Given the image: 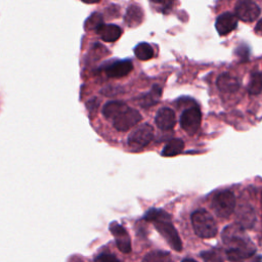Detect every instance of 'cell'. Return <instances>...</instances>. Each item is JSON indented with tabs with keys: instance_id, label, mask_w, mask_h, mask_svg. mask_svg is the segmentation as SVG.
Masks as SVG:
<instances>
[{
	"instance_id": "6",
	"label": "cell",
	"mask_w": 262,
	"mask_h": 262,
	"mask_svg": "<svg viewBox=\"0 0 262 262\" xmlns=\"http://www.w3.org/2000/svg\"><path fill=\"white\" fill-rule=\"evenodd\" d=\"M141 120L140 113L128 105H126L120 113H118L111 121L113 126L118 131H128L134 127Z\"/></svg>"
},
{
	"instance_id": "19",
	"label": "cell",
	"mask_w": 262,
	"mask_h": 262,
	"mask_svg": "<svg viewBox=\"0 0 262 262\" xmlns=\"http://www.w3.org/2000/svg\"><path fill=\"white\" fill-rule=\"evenodd\" d=\"M127 104L122 101H108L102 107V115L105 119L112 120L118 113H120Z\"/></svg>"
},
{
	"instance_id": "23",
	"label": "cell",
	"mask_w": 262,
	"mask_h": 262,
	"mask_svg": "<svg viewBox=\"0 0 262 262\" xmlns=\"http://www.w3.org/2000/svg\"><path fill=\"white\" fill-rule=\"evenodd\" d=\"M169 257V253H162V252H152L149 253L144 260L145 261H159V260H166Z\"/></svg>"
},
{
	"instance_id": "20",
	"label": "cell",
	"mask_w": 262,
	"mask_h": 262,
	"mask_svg": "<svg viewBox=\"0 0 262 262\" xmlns=\"http://www.w3.org/2000/svg\"><path fill=\"white\" fill-rule=\"evenodd\" d=\"M134 53L138 59L148 60V59L152 58V56H154V49L148 43L142 42L135 46Z\"/></svg>"
},
{
	"instance_id": "27",
	"label": "cell",
	"mask_w": 262,
	"mask_h": 262,
	"mask_svg": "<svg viewBox=\"0 0 262 262\" xmlns=\"http://www.w3.org/2000/svg\"><path fill=\"white\" fill-rule=\"evenodd\" d=\"M255 33L259 36H262V18L258 20V23L255 26Z\"/></svg>"
},
{
	"instance_id": "28",
	"label": "cell",
	"mask_w": 262,
	"mask_h": 262,
	"mask_svg": "<svg viewBox=\"0 0 262 262\" xmlns=\"http://www.w3.org/2000/svg\"><path fill=\"white\" fill-rule=\"evenodd\" d=\"M84 3H87V4H93V3H97L99 2L100 0H82Z\"/></svg>"
},
{
	"instance_id": "25",
	"label": "cell",
	"mask_w": 262,
	"mask_h": 262,
	"mask_svg": "<svg viewBox=\"0 0 262 262\" xmlns=\"http://www.w3.org/2000/svg\"><path fill=\"white\" fill-rule=\"evenodd\" d=\"M86 106L90 113H95L99 106V100L96 97H93L86 103Z\"/></svg>"
},
{
	"instance_id": "2",
	"label": "cell",
	"mask_w": 262,
	"mask_h": 262,
	"mask_svg": "<svg viewBox=\"0 0 262 262\" xmlns=\"http://www.w3.org/2000/svg\"><path fill=\"white\" fill-rule=\"evenodd\" d=\"M144 220L154 223L157 230L165 237L170 247L179 252L182 250V242L180 236L171 222V216L162 209H150L144 217Z\"/></svg>"
},
{
	"instance_id": "15",
	"label": "cell",
	"mask_w": 262,
	"mask_h": 262,
	"mask_svg": "<svg viewBox=\"0 0 262 262\" xmlns=\"http://www.w3.org/2000/svg\"><path fill=\"white\" fill-rule=\"evenodd\" d=\"M96 33L99 35V37L103 41H105V42H115L121 37L122 29L117 25L101 24L100 26L97 27Z\"/></svg>"
},
{
	"instance_id": "10",
	"label": "cell",
	"mask_w": 262,
	"mask_h": 262,
	"mask_svg": "<svg viewBox=\"0 0 262 262\" xmlns=\"http://www.w3.org/2000/svg\"><path fill=\"white\" fill-rule=\"evenodd\" d=\"M236 223L243 228H252L256 222V213L249 204H241L235 213Z\"/></svg>"
},
{
	"instance_id": "4",
	"label": "cell",
	"mask_w": 262,
	"mask_h": 262,
	"mask_svg": "<svg viewBox=\"0 0 262 262\" xmlns=\"http://www.w3.org/2000/svg\"><path fill=\"white\" fill-rule=\"evenodd\" d=\"M215 214L221 218L229 217L235 209V196L230 190L218 192L212 200Z\"/></svg>"
},
{
	"instance_id": "17",
	"label": "cell",
	"mask_w": 262,
	"mask_h": 262,
	"mask_svg": "<svg viewBox=\"0 0 262 262\" xmlns=\"http://www.w3.org/2000/svg\"><path fill=\"white\" fill-rule=\"evenodd\" d=\"M142 18H143V11L138 5L132 4L128 7L125 14V23L129 27H136L140 25L142 21Z\"/></svg>"
},
{
	"instance_id": "24",
	"label": "cell",
	"mask_w": 262,
	"mask_h": 262,
	"mask_svg": "<svg viewBox=\"0 0 262 262\" xmlns=\"http://www.w3.org/2000/svg\"><path fill=\"white\" fill-rule=\"evenodd\" d=\"M94 260L98 261V262H117V261H119L116 256H114L112 254H105V253L100 254Z\"/></svg>"
},
{
	"instance_id": "5",
	"label": "cell",
	"mask_w": 262,
	"mask_h": 262,
	"mask_svg": "<svg viewBox=\"0 0 262 262\" xmlns=\"http://www.w3.org/2000/svg\"><path fill=\"white\" fill-rule=\"evenodd\" d=\"M154 137V128L148 123H143L133 129L128 138L127 143L133 149H140L146 146Z\"/></svg>"
},
{
	"instance_id": "26",
	"label": "cell",
	"mask_w": 262,
	"mask_h": 262,
	"mask_svg": "<svg viewBox=\"0 0 262 262\" xmlns=\"http://www.w3.org/2000/svg\"><path fill=\"white\" fill-rule=\"evenodd\" d=\"M248 53H249V50L247 47H244V46H241L237 48L236 50V54L239 56V57H245L247 58L248 57Z\"/></svg>"
},
{
	"instance_id": "9",
	"label": "cell",
	"mask_w": 262,
	"mask_h": 262,
	"mask_svg": "<svg viewBox=\"0 0 262 262\" xmlns=\"http://www.w3.org/2000/svg\"><path fill=\"white\" fill-rule=\"evenodd\" d=\"M110 231L115 236V241H116V245H117L118 249L124 254L130 253L131 252V239H130V236H129L128 232L126 231V229L121 224H119L117 222H113L110 225Z\"/></svg>"
},
{
	"instance_id": "29",
	"label": "cell",
	"mask_w": 262,
	"mask_h": 262,
	"mask_svg": "<svg viewBox=\"0 0 262 262\" xmlns=\"http://www.w3.org/2000/svg\"><path fill=\"white\" fill-rule=\"evenodd\" d=\"M150 1H152V2H155V3H160V2H163V0H150Z\"/></svg>"
},
{
	"instance_id": "3",
	"label": "cell",
	"mask_w": 262,
	"mask_h": 262,
	"mask_svg": "<svg viewBox=\"0 0 262 262\" xmlns=\"http://www.w3.org/2000/svg\"><path fill=\"white\" fill-rule=\"evenodd\" d=\"M191 224L194 233L202 238H211L217 234V223L211 213L204 209L194 211L191 214Z\"/></svg>"
},
{
	"instance_id": "1",
	"label": "cell",
	"mask_w": 262,
	"mask_h": 262,
	"mask_svg": "<svg viewBox=\"0 0 262 262\" xmlns=\"http://www.w3.org/2000/svg\"><path fill=\"white\" fill-rule=\"evenodd\" d=\"M222 242L227 246L226 256L230 261H239L255 254L254 244L245 232V228L236 224L226 226L221 234Z\"/></svg>"
},
{
	"instance_id": "16",
	"label": "cell",
	"mask_w": 262,
	"mask_h": 262,
	"mask_svg": "<svg viewBox=\"0 0 262 262\" xmlns=\"http://www.w3.org/2000/svg\"><path fill=\"white\" fill-rule=\"evenodd\" d=\"M161 94H162V89L158 85H154L152 88L147 93L141 95L137 100L142 107H148L158 103V101L160 100Z\"/></svg>"
},
{
	"instance_id": "11",
	"label": "cell",
	"mask_w": 262,
	"mask_h": 262,
	"mask_svg": "<svg viewBox=\"0 0 262 262\" xmlns=\"http://www.w3.org/2000/svg\"><path fill=\"white\" fill-rule=\"evenodd\" d=\"M237 27V17L230 12L220 14L215 21V28L220 36H225Z\"/></svg>"
},
{
	"instance_id": "7",
	"label": "cell",
	"mask_w": 262,
	"mask_h": 262,
	"mask_svg": "<svg viewBox=\"0 0 262 262\" xmlns=\"http://www.w3.org/2000/svg\"><path fill=\"white\" fill-rule=\"evenodd\" d=\"M201 122L202 113L198 106H191L186 108L180 117V125L182 129L190 135L194 134L199 130Z\"/></svg>"
},
{
	"instance_id": "21",
	"label": "cell",
	"mask_w": 262,
	"mask_h": 262,
	"mask_svg": "<svg viewBox=\"0 0 262 262\" xmlns=\"http://www.w3.org/2000/svg\"><path fill=\"white\" fill-rule=\"evenodd\" d=\"M248 91L251 95H257L262 92V72H254L251 74Z\"/></svg>"
},
{
	"instance_id": "30",
	"label": "cell",
	"mask_w": 262,
	"mask_h": 262,
	"mask_svg": "<svg viewBox=\"0 0 262 262\" xmlns=\"http://www.w3.org/2000/svg\"><path fill=\"white\" fill-rule=\"evenodd\" d=\"M261 208H262V193H261Z\"/></svg>"
},
{
	"instance_id": "22",
	"label": "cell",
	"mask_w": 262,
	"mask_h": 262,
	"mask_svg": "<svg viewBox=\"0 0 262 262\" xmlns=\"http://www.w3.org/2000/svg\"><path fill=\"white\" fill-rule=\"evenodd\" d=\"M102 24V16H101V14H99V13H94V14H92L88 19H87V21H86V24H85V27H86V29H90V30H93V29H97V27L98 26H100Z\"/></svg>"
},
{
	"instance_id": "13",
	"label": "cell",
	"mask_w": 262,
	"mask_h": 262,
	"mask_svg": "<svg viewBox=\"0 0 262 262\" xmlns=\"http://www.w3.org/2000/svg\"><path fill=\"white\" fill-rule=\"evenodd\" d=\"M216 83H217L218 89L223 93L236 92L241 87V83H239L238 79L229 73L221 74L217 78Z\"/></svg>"
},
{
	"instance_id": "14",
	"label": "cell",
	"mask_w": 262,
	"mask_h": 262,
	"mask_svg": "<svg viewBox=\"0 0 262 262\" xmlns=\"http://www.w3.org/2000/svg\"><path fill=\"white\" fill-rule=\"evenodd\" d=\"M133 69V64L131 60L124 59V60H118L112 64H110L105 69V73L111 78H122L124 76H127Z\"/></svg>"
},
{
	"instance_id": "8",
	"label": "cell",
	"mask_w": 262,
	"mask_h": 262,
	"mask_svg": "<svg viewBox=\"0 0 262 262\" xmlns=\"http://www.w3.org/2000/svg\"><path fill=\"white\" fill-rule=\"evenodd\" d=\"M235 16L245 23L256 20L260 14V7L253 0H239L234 8Z\"/></svg>"
},
{
	"instance_id": "12",
	"label": "cell",
	"mask_w": 262,
	"mask_h": 262,
	"mask_svg": "<svg viewBox=\"0 0 262 262\" xmlns=\"http://www.w3.org/2000/svg\"><path fill=\"white\" fill-rule=\"evenodd\" d=\"M156 124L161 130H171L176 124V116L172 108L162 107L156 115Z\"/></svg>"
},
{
	"instance_id": "18",
	"label": "cell",
	"mask_w": 262,
	"mask_h": 262,
	"mask_svg": "<svg viewBox=\"0 0 262 262\" xmlns=\"http://www.w3.org/2000/svg\"><path fill=\"white\" fill-rule=\"evenodd\" d=\"M184 148V142L182 139L173 138L169 140L162 150V156L164 157H174L180 154Z\"/></svg>"
}]
</instances>
